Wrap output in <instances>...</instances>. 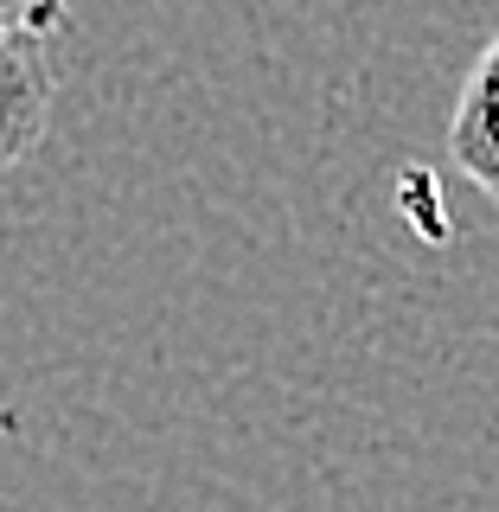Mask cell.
Listing matches in <instances>:
<instances>
[{
  "label": "cell",
  "mask_w": 499,
  "mask_h": 512,
  "mask_svg": "<svg viewBox=\"0 0 499 512\" xmlns=\"http://www.w3.org/2000/svg\"><path fill=\"white\" fill-rule=\"evenodd\" d=\"M71 20V0H0V32L7 39H52Z\"/></svg>",
  "instance_id": "obj_3"
},
{
  "label": "cell",
  "mask_w": 499,
  "mask_h": 512,
  "mask_svg": "<svg viewBox=\"0 0 499 512\" xmlns=\"http://www.w3.org/2000/svg\"><path fill=\"white\" fill-rule=\"evenodd\" d=\"M58 103V64L45 52V39H7L0 32V180L13 167H26L32 148L52 128Z\"/></svg>",
  "instance_id": "obj_1"
},
{
  "label": "cell",
  "mask_w": 499,
  "mask_h": 512,
  "mask_svg": "<svg viewBox=\"0 0 499 512\" xmlns=\"http://www.w3.org/2000/svg\"><path fill=\"white\" fill-rule=\"evenodd\" d=\"M448 154L499 205V39L474 58L468 84H461V103L448 116Z\"/></svg>",
  "instance_id": "obj_2"
}]
</instances>
